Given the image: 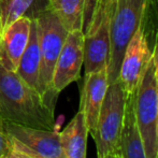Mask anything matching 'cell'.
<instances>
[{"label":"cell","instance_id":"6da1fadb","mask_svg":"<svg viewBox=\"0 0 158 158\" xmlns=\"http://www.w3.org/2000/svg\"><path fill=\"white\" fill-rule=\"evenodd\" d=\"M55 103L28 85L15 71L0 64V114L3 121L56 130Z\"/></svg>","mask_w":158,"mask_h":158},{"label":"cell","instance_id":"7a4b0ae2","mask_svg":"<svg viewBox=\"0 0 158 158\" xmlns=\"http://www.w3.org/2000/svg\"><path fill=\"white\" fill-rule=\"evenodd\" d=\"M116 0H86L84 19L85 74L108 66L110 54V25Z\"/></svg>","mask_w":158,"mask_h":158},{"label":"cell","instance_id":"3957f363","mask_svg":"<svg viewBox=\"0 0 158 158\" xmlns=\"http://www.w3.org/2000/svg\"><path fill=\"white\" fill-rule=\"evenodd\" d=\"M32 17L37 21L40 45V69L37 90L48 100L56 102L59 94L53 89V74L69 31L64 27L58 17L48 9V3L35 13Z\"/></svg>","mask_w":158,"mask_h":158},{"label":"cell","instance_id":"277c9868","mask_svg":"<svg viewBox=\"0 0 158 158\" xmlns=\"http://www.w3.org/2000/svg\"><path fill=\"white\" fill-rule=\"evenodd\" d=\"M148 0H116L110 25V54L106 66L109 84L118 79L129 41L141 26Z\"/></svg>","mask_w":158,"mask_h":158},{"label":"cell","instance_id":"5b68a950","mask_svg":"<svg viewBox=\"0 0 158 158\" xmlns=\"http://www.w3.org/2000/svg\"><path fill=\"white\" fill-rule=\"evenodd\" d=\"M127 95L119 79L110 83L104 96L95 132L98 158L109 153H118Z\"/></svg>","mask_w":158,"mask_h":158},{"label":"cell","instance_id":"8992f818","mask_svg":"<svg viewBox=\"0 0 158 158\" xmlns=\"http://www.w3.org/2000/svg\"><path fill=\"white\" fill-rule=\"evenodd\" d=\"M157 93L158 85L152 58L135 93V122L146 158H158Z\"/></svg>","mask_w":158,"mask_h":158},{"label":"cell","instance_id":"52a82bcc","mask_svg":"<svg viewBox=\"0 0 158 158\" xmlns=\"http://www.w3.org/2000/svg\"><path fill=\"white\" fill-rule=\"evenodd\" d=\"M10 148L21 156L35 158H67L60 143L59 132L4 121Z\"/></svg>","mask_w":158,"mask_h":158},{"label":"cell","instance_id":"ba28073f","mask_svg":"<svg viewBox=\"0 0 158 158\" xmlns=\"http://www.w3.org/2000/svg\"><path fill=\"white\" fill-rule=\"evenodd\" d=\"M151 59L152 51L150 50L145 30L141 24L127 45L119 68L118 79L127 96L135 93Z\"/></svg>","mask_w":158,"mask_h":158},{"label":"cell","instance_id":"9c48e42d","mask_svg":"<svg viewBox=\"0 0 158 158\" xmlns=\"http://www.w3.org/2000/svg\"><path fill=\"white\" fill-rule=\"evenodd\" d=\"M84 64V32L83 30L69 31L61 52L57 59L53 74V89L60 94L81 77Z\"/></svg>","mask_w":158,"mask_h":158},{"label":"cell","instance_id":"30bf717a","mask_svg":"<svg viewBox=\"0 0 158 158\" xmlns=\"http://www.w3.org/2000/svg\"><path fill=\"white\" fill-rule=\"evenodd\" d=\"M108 86L109 82L106 67L101 70L85 74L84 77L80 110L83 112L90 135L95 132L98 116Z\"/></svg>","mask_w":158,"mask_h":158},{"label":"cell","instance_id":"8fae6325","mask_svg":"<svg viewBox=\"0 0 158 158\" xmlns=\"http://www.w3.org/2000/svg\"><path fill=\"white\" fill-rule=\"evenodd\" d=\"M31 27L30 17H21L12 24L0 38V64L16 71L21 57L27 46Z\"/></svg>","mask_w":158,"mask_h":158},{"label":"cell","instance_id":"7c38bea8","mask_svg":"<svg viewBox=\"0 0 158 158\" xmlns=\"http://www.w3.org/2000/svg\"><path fill=\"white\" fill-rule=\"evenodd\" d=\"M118 154L121 158H146L143 141L135 122V94L127 96Z\"/></svg>","mask_w":158,"mask_h":158},{"label":"cell","instance_id":"4fadbf2b","mask_svg":"<svg viewBox=\"0 0 158 158\" xmlns=\"http://www.w3.org/2000/svg\"><path fill=\"white\" fill-rule=\"evenodd\" d=\"M89 130L81 110L59 132L60 143L67 158H86L87 137Z\"/></svg>","mask_w":158,"mask_h":158},{"label":"cell","instance_id":"5bb4252c","mask_svg":"<svg viewBox=\"0 0 158 158\" xmlns=\"http://www.w3.org/2000/svg\"><path fill=\"white\" fill-rule=\"evenodd\" d=\"M40 69V45L38 25L35 17L31 19V27L27 46L21 57L15 72L29 86L37 89Z\"/></svg>","mask_w":158,"mask_h":158},{"label":"cell","instance_id":"9a60e30c","mask_svg":"<svg viewBox=\"0 0 158 158\" xmlns=\"http://www.w3.org/2000/svg\"><path fill=\"white\" fill-rule=\"evenodd\" d=\"M48 6L68 31L84 29L86 0H48Z\"/></svg>","mask_w":158,"mask_h":158},{"label":"cell","instance_id":"2e32d148","mask_svg":"<svg viewBox=\"0 0 158 158\" xmlns=\"http://www.w3.org/2000/svg\"><path fill=\"white\" fill-rule=\"evenodd\" d=\"M38 0H0V35L21 17H30L40 9L45 6H35ZM48 3V2H46Z\"/></svg>","mask_w":158,"mask_h":158},{"label":"cell","instance_id":"e0dca14e","mask_svg":"<svg viewBox=\"0 0 158 158\" xmlns=\"http://www.w3.org/2000/svg\"><path fill=\"white\" fill-rule=\"evenodd\" d=\"M10 142L4 129V121L0 114V158L3 157L6 154L10 152Z\"/></svg>","mask_w":158,"mask_h":158},{"label":"cell","instance_id":"ac0fdd59","mask_svg":"<svg viewBox=\"0 0 158 158\" xmlns=\"http://www.w3.org/2000/svg\"><path fill=\"white\" fill-rule=\"evenodd\" d=\"M152 58H153V63H154L155 77H156V82L158 85V40L154 46V51L152 52Z\"/></svg>","mask_w":158,"mask_h":158},{"label":"cell","instance_id":"d6986e66","mask_svg":"<svg viewBox=\"0 0 158 158\" xmlns=\"http://www.w3.org/2000/svg\"><path fill=\"white\" fill-rule=\"evenodd\" d=\"M1 158H21V156H19V154H16L15 152H13L12 150H10V152H9L8 154H6Z\"/></svg>","mask_w":158,"mask_h":158},{"label":"cell","instance_id":"ffe728a7","mask_svg":"<svg viewBox=\"0 0 158 158\" xmlns=\"http://www.w3.org/2000/svg\"><path fill=\"white\" fill-rule=\"evenodd\" d=\"M101 158H121V155H119L118 153H109V154L104 155V156Z\"/></svg>","mask_w":158,"mask_h":158},{"label":"cell","instance_id":"44dd1931","mask_svg":"<svg viewBox=\"0 0 158 158\" xmlns=\"http://www.w3.org/2000/svg\"><path fill=\"white\" fill-rule=\"evenodd\" d=\"M157 131H158V93H157Z\"/></svg>","mask_w":158,"mask_h":158},{"label":"cell","instance_id":"7402d4cb","mask_svg":"<svg viewBox=\"0 0 158 158\" xmlns=\"http://www.w3.org/2000/svg\"><path fill=\"white\" fill-rule=\"evenodd\" d=\"M21 156V155H19ZM21 158H35V157H27V156H21Z\"/></svg>","mask_w":158,"mask_h":158},{"label":"cell","instance_id":"603a6c76","mask_svg":"<svg viewBox=\"0 0 158 158\" xmlns=\"http://www.w3.org/2000/svg\"><path fill=\"white\" fill-rule=\"evenodd\" d=\"M157 6H158V1H157Z\"/></svg>","mask_w":158,"mask_h":158},{"label":"cell","instance_id":"cb8c5ba5","mask_svg":"<svg viewBox=\"0 0 158 158\" xmlns=\"http://www.w3.org/2000/svg\"><path fill=\"white\" fill-rule=\"evenodd\" d=\"M0 38H1V35H0Z\"/></svg>","mask_w":158,"mask_h":158}]
</instances>
